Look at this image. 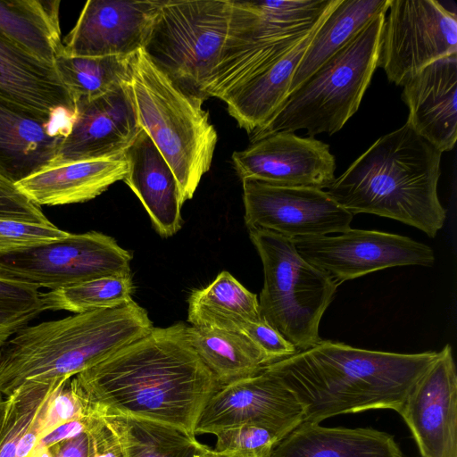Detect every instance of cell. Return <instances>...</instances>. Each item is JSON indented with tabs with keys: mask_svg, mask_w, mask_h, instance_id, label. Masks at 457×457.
I'll list each match as a JSON object with an SVG mask.
<instances>
[{
	"mask_svg": "<svg viewBox=\"0 0 457 457\" xmlns=\"http://www.w3.org/2000/svg\"><path fill=\"white\" fill-rule=\"evenodd\" d=\"M72 378L101 416L141 418L193 434L204 406L222 386L192 347L184 323L153 327Z\"/></svg>",
	"mask_w": 457,
	"mask_h": 457,
	"instance_id": "cell-1",
	"label": "cell"
},
{
	"mask_svg": "<svg viewBox=\"0 0 457 457\" xmlns=\"http://www.w3.org/2000/svg\"><path fill=\"white\" fill-rule=\"evenodd\" d=\"M203 457H238L236 455L225 454L221 453L215 452L214 450L208 449Z\"/></svg>",
	"mask_w": 457,
	"mask_h": 457,
	"instance_id": "cell-42",
	"label": "cell"
},
{
	"mask_svg": "<svg viewBox=\"0 0 457 457\" xmlns=\"http://www.w3.org/2000/svg\"><path fill=\"white\" fill-rule=\"evenodd\" d=\"M263 266L262 318L298 352L321 341L319 326L337 286L307 262L292 239L273 231L249 228Z\"/></svg>",
	"mask_w": 457,
	"mask_h": 457,
	"instance_id": "cell-8",
	"label": "cell"
},
{
	"mask_svg": "<svg viewBox=\"0 0 457 457\" xmlns=\"http://www.w3.org/2000/svg\"><path fill=\"white\" fill-rule=\"evenodd\" d=\"M398 413L422 457H457V372L450 345L438 352Z\"/></svg>",
	"mask_w": 457,
	"mask_h": 457,
	"instance_id": "cell-17",
	"label": "cell"
},
{
	"mask_svg": "<svg viewBox=\"0 0 457 457\" xmlns=\"http://www.w3.org/2000/svg\"><path fill=\"white\" fill-rule=\"evenodd\" d=\"M268 457H403L394 437L372 428L303 422Z\"/></svg>",
	"mask_w": 457,
	"mask_h": 457,
	"instance_id": "cell-25",
	"label": "cell"
},
{
	"mask_svg": "<svg viewBox=\"0 0 457 457\" xmlns=\"http://www.w3.org/2000/svg\"><path fill=\"white\" fill-rule=\"evenodd\" d=\"M242 184L248 229H266L293 239L350 228L353 215L323 189L278 186L254 179H245Z\"/></svg>",
	"mask_w": 457,
	"mask_h": 457,
	"instance_id": "cell-13",
	"label": "cell"
},
{
	"mask_svg": "<svg viewBox=\"0 0 457 457\" xmlns=\"http://www.w3.org/2000/svg\"><path fill=\"white\" fill-rule=\"evenodd\" d=\"M153 328L134 300L27 326L0 348V394L27 382L69 378L101 362Z\"/></svg>",
	"mask_w": 457,
	"mask_h": 457,
	"instance_id": "cell-4",
	"label": "cell"
},
{
	"mask_svg": "<svg viewBox=\"0 0 457 457\" xmlns=\"http://www.w3.org/2000/svg\"><path fill=\"white\" fill-rule=\"evenodd\" d=\"M69 235L52 222L35 224L0 220V255L46 244Z\"/></svg>",
	"mask_w": 457,
	"mask_h": 457,
	"instance_id": "cell-36",
	"label": "cell"
},
{
	"mask_svg": "<svg viewBox=\"0 0 457 457\" xmlns=\"http://www.w3.org/2000/svg\"><path fill=\"white\" fill-rule=\"evenodd\" d=\"M86 431L92 441L93 457H122L116 436L102 416L88 418Z\"/></svg>",
	"mask_w": 457,
	"mask_h": 457,
	"instance_id": "cell-39",
	"label": "cell"
},
{
	"mask_svg": "<svg viewBox=\"0 0 457 457\" xmlns=\"http://www.w3.org/2000/svg\"><path fill=\"white\" fill-rule=\"evenodd\" d=\"M132 57L71 56L62 51L54 65L74 102L101 96L129 81Z\"/></svg>",
	"mask_w": 457,
	"mask_h": 457,
	"instance_id": "cell-30",
	"label": "cell"
},
{
	"mask_svg": "<svg viewBox=\"0 0 457 457\" xmlns=\"http://www.w3.org/2000/svg\"><path fill=\"white\" fill-rule=\"evenodd\" d=\"M386 13L369 21L291 92L270 120L250 135V139L280 131L306 129L308 136L314 137L340 130L358 111L378 67Z\"/></svg>",
	"mask_w": 457,
	"mask_h": 457,
	"instance_id": "cell-6",
	"label": "cell"
},
{
	"mask_svg": "<svg viewBox=\"0 0 457 457\" xmlns=\"http://www.w3.org/2000/svg\"><path fill=\"white\" fill-rule=\"evenodd\" d=\"M438 352L397 353L321 340L264 367L297 398L303 422L368 410L399 411Z\"/></svg>",
	"mask_w": 457,
	"mask_h": 457,
	"instance_id": "cell-2",
	"label": "cell"
},
{
	"mask_svg": "<svg viewBox=\"0 0 457 457\" xmlns=\"http://www.w3.org/2000/svg\"><path fill=\"white\" fill-rule=\"evenodd\" d=\"M298 253L337 287L370 272L406 265L432 266L433 250L410 237L348 228L339 236L292 239Z\"/></svg>",
	"mask_w": 457,
	"mask_h": 457,
	"instance_id": "cell-12",
	"label": "cell"
},
{
	"mask_svg": "<svg viewBox=\"0 0 457 457\" xmlns=\"http://www.w3.org/2000/svg\"><path fill=\"white\" fill-rule=\"evenodd\" d=\"M132 254L96 231L71 234L0 255V277L54 290L106 276L130 275Z\"/></svg>",
	"mask_w": 457,
	"mask_h": 457,
	"instance_id": "cell-10",
	"label": "cell"
},
{
	"mask_svg": "<svg viewBox=\"0 0 457 457\" xmlns=\"http://www.w3.org/2000/svg\"><path fill=\"white\" fill-rule=\"evenodd\" d=\"M132 277L106 276L41 293L44 310L81 313L123 306L130 303Z\"/></svg>",
	"mask_w": 457,
	"mask_h": 457,
	"instance_id": "cell-31",
	"label": "cell"
},
{
	"mask_svg": "<svg viewBox=\"0 0 457 457\" xmlns=\"http://www.w3.org/2000/svg\"><path fill=\"white\" fill-rule=\"evenodd\" d=\"M29 457H32L31 455H29Z\"/></svg>",
	"mask_w": 457,
	"mask_h": 457,
	"instance_id": "cell-43",
	"label": "cell"
},
{
	"mask_svg": "<svg viewBox=\"0 0 457 457\" xmlns=\"http://www.w3.org/2000/svg\"><path fill=\"white\" fill-rule=\"evenodd\" d=\"M37 289L0 277V348L45 311Z\"/></svg>",
	"mask_w": 457,
	"mask_h": 457,
	"instance_id": "cell-34",
	"label": "cell"
},
{
	"mask_svg": "<svg viewBox=\"0 0 457 457\" xmlns=\"http://www.w3.org/2000/svg\"><path fill=\"white\" fill-rule=\"evenodd\" d=\"M0 96L52 115H74V102L54 64L0 33Z\"/></svg>",
	"mask_w": 457,
	"mask_h": 457,
	"instance_id": "cell-23",
	"label": "cell"
},
{
	"mask_svg": "<svg viewBox=\"0 0 457 457\" xmlns=\"http://www.w3.org/2000/svg\"><path fill=\"white\" fill-rule=\"evenodd\" d=\"M129 170L125 155L50 164L15 183L33 204L63 205L84 203L123 180Z\"/></svg>",
	"mask_w": 457,
	"mask_h": 457,
	"instance_id": "cell-22",
	"label": "cell"
},
{
	"mask_svg": "<svg viewBox=\"0 0 457 457\" xmlns=\"http://www.w3.org/2000/svg\"><path fill=\"white\" fill-rule=\"evenodd\" d=\"M304 411L295 395L274 375L258 374L222 386L207 401L194 434H212L245 424L289 434L303 422Z\"/></svg>",
	"mask_w": 457,
	"mask_h": 457,
	"instance_id": "cell-14",
	"label": "cell"
},
{
	"mask_svg": "<svg viewBox=\"0 0 457 457\" xmlns=\"http://www.w3.org/2000/svg\"><path fill=\"white\" fill-rule=\"evenodd\" d=\"M74 115L42 113L0 96V175L15 184L50 165Z\"/></svg>",
	"mask_w": 457,
	"mask_h": 457,
	"instance_id": "cell-19",
	"label": "cell"
},
{
	"mask_svg": "<svg viewBox=\"0 0 457 457\" xmlns=\"http://www.w3.org/2000/svg\"><path fill=\"white\" fill-rule=\"evenodd\" d=\"M188 340L221 386L254 376L270 361L246 336L213 327L187 326Z\"/></svg>",
	"mask_w": 457,
	"mask_h": 457,
	"instance_id": "cell-28",
	"label": "cell"
},
{
	"mask_svg": "<svg viewBox=\"0 0 457 457\" xmlns=\"http://www.w3.org/2000/svg\"><path fill=\"white\" fill-rule=\"evenodd\" d=\"M122 457H203L209 449L179 427L124 415H103Z\"/></svg>",
	"mask_w": 457,
	"mask_h": 457,
	"instance_id": "cell-29",
	"label": "cell"
},
{
	"mask_svg": "<svg viewBox=\"0 0 457 457\" xmlns=\"http://www.w3.org/2000/svg\"><path fill=\"white\" fill-rule=\"evenodd\" d=\"M229 14V0H162L142 50L179 89L205 101Z\"/></svg>",
	"mask_w": 457,
	"mask_h": 457,
	"instance_id": "cell-9",
	"label": "cell"
},
{
	"mask_svg": "<svg viewBox=\"0 0 457 457\" xmlns=\"http://www.w3.org/2000/svg\"><path fill=\"white\" fill-rule=\"evenodd\" d=\"M241 180L254 179L286 187L328 188L335 180L336 160L329 145L313 137L276 132L251 140L232 154Z\"/></svg>",
	"mask_w": 457,
	"mask_h": 457,
	"instance_id": "cell-15",
	"label": "cell"
},
{
	"mask_svg": "<svg viewBox=\"0 0 457 457\" xmlns=\"http://www.w3.org/2000/svg\"><path fill=\"white\" fill-rule=\"evenodd\" d=\"M29 455L33 457H93V445L86 431L62 440L49 448L34 449Z\"/></svg>",
	"mask_w": 457,
	"mask_h": 457,
	"instance_id": "cell-40",
	"label": "cell"
},
{
	"mask_svg": "<svg viewBox=\"0 0 457 457\" xmlns=\"http://www.w3.org/2000/svg\"><path fill=\"white\" fill-rule=\"evenodd\" d=\"M130 71L138 125L175 174L185 203L211 168L218 140L204 101L179 89L142 49L133 55Z\"/></svg>",
	"mask_w": 457,
	"mask_h": 457,
	"instance_id": "cell-5",
	"label": "cell"
},
{
	"mask_svg": "<svg viewBox=\"0 0 457 457\" xmlns=\"http://www.w3.org/2000/svg\"><path fill=\"white\" fill-rule=\"evenodd\" d=\"M389 4L390 0H338L307 46L293 76L289 94L350 41L369 21L381 13H386Z\"/></svg>",
	"mask_w": 457,
	"mask_h": 457,
	"instance_id": "cell-26",
	"label": "cell"
},
{
	"mask_svg": "<svg viewBox=\"0 0 457 457\" xmlns=\"http://www.w3.org/2000/svg\"><path fill=\"white\" fill-rule=\"evenodd\" d=\"M6 407V397L4 398L3 395L0 394V429L3 425V420L5 413Z\"/></svg>",
	"mask_w": 457,
	"mask_h": 457,
	"instance_id": "cell-41",
	"label": "cell"
},
{
	"mask_svg": "<svg viewBox=\"0 0 457 457\" xmlns=\"http://www.w3.org/2000/svg\"><path fill=\"white\" fill-rule=\"evenodd\" d=\"M378 67L403 86L422 69L457 54V15L436 0H390Z\"/></svg>",
	"mask_w": 457,
	"mask_h": 457,
	"instance_id": "cell-11",
	"label": "cell"
},
{
	"mask_svg": "<svg viewBox=\"0 0 457 457\" xmlns=\"http://www.w3.org/2000/svg\"><path fill=\"white\" fill-rule=\"evenodd\" d=\"M337 2L329 8L330 0H229L228 32L205 87L207 98L224 101L248 78L295 46Z\"/></svg>",
	"mask_w": 457,
	"mask_h": 457,
	"instance_id": "cell-7",
	"label": "cell"
},
{
	"mask_svg": "<svg viewBox=\"0 0 457 457\" xmlns=\"http://www.w3.org/2000/svg\"><path fill=\"white\" fill-rule=\"evenodd\" d=\"M158 1L89 0L67 35L63 53L71 56H132L143 49Z\"/></svg>",
	"mask_w": 457,
	"mask_h": 457,
	"instance_id": "cell-18",
	"label": "cell"
},
{
	"mask_svg": "<svg viewBox=\"0 0 457 457\" xmlns=\"http://www.w3.org/2000/svg\"><path fill=\"white\" fill-rule=\"evenodd\" d=\"M321 22L295 46L252 75L223 101L229 115L249 135L262 128L287 97L293 76Z\"/></svg>",
	"mask_w": 457,
	"mask_h": 457,
	"instance_id": "cell-24",
	"label": "cell"
},
{
	"mask_svg": "<svg viewBox=\"0 0 457 457\" xmlns=\"http://www.w3.org/2000/svg\"><path fill=\"white\" fill-rule=\"evenodd\" d=\"M0 220L49 224L40 206L29 200L16 185L0 175Z\"/></svg>",
	"mask_w": 457,
	"mask_h": 457,
	"instance_id": "cell-37",
	"label": "cell"
},
{
	"mask_svg": "<svg viewBox=\"0 0 457 457\" xmlns=\"http://www.w3.org/2000/svg\"><path fill=\"white\" fill-rule=\"evenodd\" d=\"M287 435L268 427L245 424L215 434L212 450L238 457H268Z\"/></svg>",
	"mask_w": 457,
	"mask_h": 457,
	"instance_id": "cell-35",
	"label": "cell"
},
{
	"mask_svg": "<svg viewBox=\"0 0 457 457\" xmlns=\"http://www.w3.org/2000/svg\"><path fill=\"white\" fill-rule=\"evenodd\" d=\"M188 310L220 315H237L252 321L263 320L260 313L257 295L225 270L207 287L191 292L188 297Z\"/></svg>",
	"mask_w": 457,
	"mask_h": 457,
	"instance_id": "cell-33",
	"label": "cell"
},
{
	"mask_svg": "<svg viewBox=\"0 0 457 457\" xmlns=\"http://www.w3.org/2000/svg\"><path fill=\"white\" fill-rule=\"evenodd\" d=\"M66 379L61 378L47 382H27L6 397L5 413L0 429V457H17L21 440L42 404Z\"/></svg>",
	"mask_w": 457,
	"mask_h": 457,
	"instance_id": "cell-32",
	"label": "cell"
},
{
	"mask_svg": "<svg viewBox=\"0 0 457 457\" xmlns=\"http://www.w3.org/2000/svg\"><path fill=\"white\" fill-rule=\"evenodd\" d=\"M74 114L51 164L123 155L142 129L129 80L101 96L75 100Z\"/></svg>",
	"mask_w": 457,
	"mask_h": 457,
	"instance_id": "cell-16",
	"label": "cell"
},
{
	"mask_svg": "<svg viewBox=\"0 0 457 457\" xmlns=\"http://www.w3.org/2000/svg\"><path fill=\"white\" fill-rule=\"evenodd\" d=\"M60 1L0 0V33L36 57L54 64L63 51Z\"/></svg>",
	"mask_w": 457,
	"mask_h": 457,
	"instance_id": "cell-27",
	"label": "cell"
},
{
	"mask_svg": "<svg viewBox=\"0 0 457 457\" xmlns=\"http://www.w3.org/2000/svg\"><path fill=\"white\" fill-rule=\"evenodd\" d=\"M407 123L441 153L457 139V54L435 61L403 86Z\"/></svg>",
	"mask_w": 457,
	"mask_h": 457,
	"instance_id": "cell-20",
	"label": "cell"
},
{
	"mask_svg": "<svg viewBox=\"0 0 457 457\" xmlns=\"http://www.w3.org/2000/svg\"><path fill=\"white\" fill-rule=\"evenodd\" d=\"M124 155L129 170L123 181L142 203L156 231L164 237L176 234L182 226L184 203L170 165L143 129Z\"/></svg>",
	"mask_w": 457,
	"mask_h": 457,
	"instance_id": "cell-21",
	"label": "cell"
},
{
	"mask_svg": "<svg viewBox=\"0 0 457 457\" xmlns=\"http://www.w3.org/2000/svg\"><path fill=\"white\" fill-rule=\"evenodd\" d=\"M441 156L405 122L375 141L327 193L353 215L396 220L435 237L446 218L437 195Z\"/></svg>",
	"mask_w": 457,
	"mask_h": 457,
	"instance_id": "cell-3",
	"label": "cell"
},
{
	"mask_svg": "<svg viewBox=\"0 0 457 457\" xmlns=\"http://www.w3.org/2000/svg\"><path fill=\"white\" fill-rule=\"evenodd\" d=\"M236 332L251 339L266 354L270 363L297 353L295 346L264 320L260 321L240 320L237 325Z\"/></svg>",
	"mask_w": 457,
	"mask_h": 457,
	"instance_id": "cell-38",
	"label": "cell"
}]
</instances>
